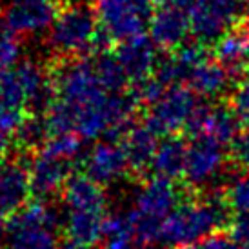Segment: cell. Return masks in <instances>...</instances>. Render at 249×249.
Segmentation results:
<instances>
[{"label": "cell", "instance_id": "obj_26", "mask_svg": "<svg viewBox=\"0 0 249 249\" xmlns=\"http://www.w3.org/2000/svg\"><path fill=\"white\" fill-rule=\"evenodd\" d=\"M224 198L236 214H249V173H242L229 182L224 189Z\"/></svg>", "mask_w": 249, "mask_h": 249}, {"label": "cell", "instance_id": "obj_18", "mask_svg": "<svg viewBox=\"0 0 249 249\" xmlns=\"http://www.w3.org/2000/svg\"><path fill=\"white\" fill-rule=\"evenodd\" d=\"M187 149H189V144H186V140L178 135L162 140L151 164L153 177L171 180V182L182 178L186 173Z\"/></svg>", "mask_w": 249, "mask_h": 249}, {"label": "cell", "instance_id": "obj_36", "mask_svg": "<svg viewBox=\"0 0 249 249\" xmlns=\"http://www.w3.org/2000/svg\"><path fill=\"white\" fill-rule=\"evenodd\" d=\"M86 2H91V0H71V6H84Z\"/></svg>", "mask_w": 249, "mask_h": 249}, {"label": "cell", "instance_id": "obj_31", "mask_svg": "<svg viewBox=\"0 0 249 249\" xmlns=\"http://www.w3.org/2000/svg\"><path fill=\"white\" fill-rule=\"evenodd\" d=\"M186 249H240L236 240L231 236V233H226V231H218L214 235L204 238L200 242L193 244Z\"/></svg>", "mask_w": 249, "mask_h": 249}, {"label": "cell", "instance_id": "obj_27", "mask_svg": "<svg viewBox=\"0 0 249 249\" xmlns=\"http://www.w3.org/2000/svg\"><path fill=\"white\" fill-rule=\"evenodd\" d=\"M20 58V42L15 33L4 26L0 20V66L6 70H13L18 66Z\"/></svg>", "mask_w": 249, "mask_h": 249}, {"label": "cell", "instance_id": "obj_34", "mask_svg": "<svg viewBox=\"0 0 249 249\" xmlns=\"http://www.w3.org/2000/svg\"><path fill=\"white\" fill-rule=\"evenodd\" d=\"M157 7H166V6H177V7H184L187 11V7L191 6L193 0H151Z\"/></svg>", "mask_w": 249, "mask_h": 249}, {"label": "cell", "instance_id": "obj_7", "mask_svg": "<svg viewBox=\"0 0 249 249\" xmlns=\"http://www.w3.org/2000/svg\"><path fill=\"white\" fill-rule=\"evenodd\" d=\"M198 104L196 95L187 86L167 88L159 102L149 107L144 124L159 139L177 137V133L186 131L187 122Z\"/></svg>", "mask_w": 249, "mask_h": 249}, {"label": "cell", "instance_id": "obj_4", "mask_svg": "<svg viewBox=\"0 0 249 249\" xmlns=\"http://www.w3.org/2000/svg\"><path fill=\"white\" fill-rule=\"evenodd\" d=\"M93 9L100 29L118 46L145 35L155 4L151 0H95Z\"/></svg>", "mask_w": 249, "mask_h": 249}, {"label": "cell", "instance_id": "obj_6", "mask_svg": "<svg viewBox=\"0 0 249 249\" xmlns=\"http://www.w3.org/2000/svg\"><path fill=\"white\" fill-rule=\"evenodd\" d=\"M195 42L209 48L233 28L240 26L242 0H193L187 7Z\"/></svg>", "mask_w": 249, "mask_h": 249}, {"label": "cell", "instance_id": "obj_32", "mask_svg": "<svg viewBox=\"0 0 249 249\" xmlns=\"http://www.w3.org/2000/svg\"><path fill=\"white\" fill-rule=\"evenodd\" d=\"M231 236L240 249H249V214H236L231 224Z\"/></svg>", "mask_w": 249, "mask_h": 249}, {"label": "cell", "instance_id": "obj_24", "mask_svg": "<svg viewBox=\"0 0 249 249\" xmlns=\"http://www.w3.org/2000/svg\"><path fill=\"white\" fill-rule=\"evenodd\" d=\"M48 139L49 133L44 117H38V115H28L18 127V131L15 133V142L20 145L24 151H31L35 155L42 151Z\"/></svg>", "mask_w": 249, "mask_h": 249}, {"label": "cell", "instance_id": "obj_29", "mask_svg": "<svg viewBox=\"0 0 249 249\" xmlns=\"http://www.w3.org/2000/svg\"><path fill=\"white\" fill-rule=\"evenodd\" d=\"M26 111L7 106L4 102H0V131L7 133L13 137L15 133L18 131V127L22 125V122L26 120Z\"/></svg>", "mask_w": 249, "mask_h": 249}, {"label": "cell", "instance_id": "obj_3", "mask_svg": "<svg viewBox=\"0 0 249 249\" xmlns=\"http://www.w3.org/2000/svg\"><path fill=\"white\" fill-rule=\"evenodd\" d=\"M56 228V213L46 202H29L6 220V249H58Z\"/></svg>", "mask_w": 249, "mask_h": 249}, {"label": "cell", "instance_id": "obj_20", "mask_svg": "<svg viewBox=\"0 0 249 249\" xmlns=\"http://www.w3.org/2000/svg\"><path fill=\"white\" fill-rule=\"evenodd\" d=\"M233 82V78L229 76V73L216 60L209 58L206 64H202L198 70L195 71L187 88L193 91L196 97L202 98H216L226 95L229 89V86Z\"/></svg>", "mask_w": 249, "mask_h": 249}, {"label": "cell", "instance_id": "obj_25", "mask_svg": "<svg viewBox=\"0 0 249 249\" xmlns=\"http://www.w3.org/2000/svg\"><path fill=\"white\" fill-rule=\"evenodd\" d=\"M80 149H82V139L78 135H58V137H49L40 153L71 162L80 155Z\"/></svg>", "mask_w": 249, "mask_h": 249}, {"label": "cell", "instance_id": "obj_28", "mask_svg": "<svg viewBox=\"0 0 249 249\" xmlns=\"http://www.w3.org/2000/svg\"><path fill=\"white\" fill-rule=\"evenodd\" d=\"M229 106L235 111L240 124L246 127V131H249V75L244 76L242 80H238V84L231 93Z\"/></svg>", "mask_w": 249, "mask_h": 249}, {"label": "cell", "instance_id": "obj_11", "mask_svg": "<svg viewBox=\"0 0 249 249\" xmlns=\"http://www.w3.org/2000/svg\"><path fill=\"white\" fill-rule=\"evenodd\" d=\"M189 33V15L184 7L166 6L155 9L149 24V38L159 49L173 53L186 44Z\"/></svg>", "mask_w": 249, "mask_h": 249}, {"label": "cell", "instance_id": "obj_37", "mask_svg": "<svg viewBox=\"0 0 249 249\" xmlns=\"http://www.w3.org/2000/svg\"><path fill=\"white\" fill-rule=\"evenodd\" d=\"M242 7H244V15H249V0H242Z\"/></svg>", "mask_w": 249, "mask_h": 249}, {"label": "cell", "instance_id": "obj_2", "mask_svg": "<svg viewBox=\"0 0 249 249\" xmlns=\"http://www.w3.org/2000/svg\"><path fill=\"white\" fill-rule=\"evenodd\" d=\"M186 198L182 189L171 180L155 177L147 180L135 198V208L129 211L137 246L149 248L153 244H159L164 220Z\"/></svg>", "mask_w": 249, "mask_h": 249}, {"label": "cell", "instance_id": "obj_33", "mask_svg": "<svg viewBox=\"0 0 249 249\" xmlns=\"http://www.w3.org/2000/svg\"><path fill=\"white\" fill-rule=\"evenodd\" d=\"M11 139H13L11 135L0 131V164L6 162V155L9 151V147H11Z\"/></svg>", "mask_w": 249, "mask_h": 249}, {"label": "cell", "instance_id": "obj_23", "mask_svg": "<svg viewBox=\"0 0 249 249\" xmlns=\"http://www.w3.org/2000/svg\"><path fill=\"white\" fill-rule=\"evenodd\" d=\"M137 240L129 220V213L106 216L102 249H135Z\"/></svg>", "mask_w": 249, "mask_h": 249}, {"label": "cell", "instance_id": "obj_21", "mask_svg": "<svg viewBox=\"0 0 249 249\" xmlns=\"http://www.w3.org/2000/svg\"><path fill=\"white\" fill-rule=\"evenodd\" d=\"M240 127H242V124L236 118L235 111L231 109V106L218 104L209 107L204 135L211 137L222 145H231L233 140L240 135Z\"/></svg>", "mask_w": 249, "mask_h": 249}, {"label": "cell", "instance_id": "obj_17", "mask_svg": "<svg viewBox=\"0 0 249 249\" xmlns=\"http://www.w3.org/2000/svg\"><path fill=\"white\" fill-rule=\"evenodd\" d=\"M125 151L127 162H129V171L137 175H142L145 171H151L153 159L159 149V137L147 127L145 124L133 125V129L125 139L120 142Z\"/></svg>", "mask_w": 249, "mask_h": 249}, {"label": "cell", "instance_id": "obj_15", "mask_svg": "<svg viewBox=\"0 0 249 249\" xmlns=\"http://www.w3.org/2000/svg\"><path fill=\"white\" fill-rule=\"evenodd\" d=\"M214 60L228 71L233 80L249 75V35L244 26H236L214 46Z\"/></svg>", "mask_w": 249, "mask_h": 249}, {"label": "cell", "instance_id": "obj_8", "mask_svg": "<svg viewBox=\"0 0 249 249\" xmlns=\"http://www.w3.org/2000/svg\"><path fill=\"white\" fill-rule=\"evenodd\" d=\"M226 164V149L211 137H196L187 149V162L184 178L189 187L198 189L214 182Z\"/></svg>", "mask_w": 249, "mask_h": 249}, {"label": "cell", "instance_id": "obj_12", "mask_svg": "<svg viewBox=\"0 0 249 249\" xmlns=\"http://www.w3.org/2000/svg\"><path fill=\"white\" fill-rule=\"evenodd\" d=\"M31 195L36 200L48 198L51 195L62 191L66 182L73 177L71 162L49 157L44 153H36L28 164Z\"/></svg>", "mask_w": 249, "mask_h": 249}, {"label": "cell", "instance_id": "obj_10", "mask_svg": "<svg viewBox=\"0 0 249 249\" xmlns=\"http://www.w3.org/2000/svg\"><path fill=\"white\" fill-rule=\"evenodd\" d=\"M84 175L104 187L113 184L129 171V162L122 144L100 142L93 145L82 159Z\"/></svg>", "mask_w": 249, "mask_h": 249}, {"label": "cell", "instance_id": "obj_9", "mask_svg": "<svg viewBox=\"0 0 249 249\" xmlns=\"http://www.w3.org/2000/svg\"><path fill=\"white\" fill-rule=\"evenodd\" d=\"M60 9L53 0H13L4 13V26L15 35H36L51 29Z\"/></svg>", "mask_w": 249, "mask_h": 249}, {"label": "cell", "instance_id": "obj_1", "mask_svg": "<svg viewBox=\"0 0 249 249\" xmlns=\"http://www.w3.org/2000/svg\"><path fill=\"white\" fill-rule=\"evenodd\" d=\"M231 209L226 198H191L184 200L167 216L160 229L159 244L167 248L186 249L204 238L231 228Z\"/></svg>", "mask_w": 249, "mask_h": 249}, {"label": "cell", "instance_id": "obj_22", "mask_svg": "<svg viewBox=\"0 0 249 249\" xmlns=\"http://www.w3.org/2000/svg\"><path fill=\"white\" fill-rule=\"evenodd\" d=\"M91 60H93V68H95L98 82H100V86H102L107 93L118 95V93H125V91H127L129 78H127L125 71L122 70L118 58L113 55V53L95 55Z\"/></svg>", "mask_w": 249, "mask_h": 249}, {"label": "cell", "instance_id": "obj_19", "mask_svg": "<svg viewBox=\"0 0 249 249\" xmlns=\"http://www.w3.org/2000/svg\"><path fill=\"white\" fill-rule=\"evenodd\" d=\"M106 216V213L97 211H68L64 220V231L70 242L89 249L104 238Z\"/></svg>", "mask_w": 249, "mask_h": 249}, {"label": "cell", "instance_id": "obj_13", "mask_svg": "<svg viewBox=\"0 0 249 249\" xmlns=\"http://www.w3.org/2000/svg\"><path fill=\"white\" fill-rule=\"evenodd\" d=\"M157 49L159 48L149 38V35L118 44L115 56L118 58L122 70L125 71L129 82L139 84L155 75L157 64L160 60L157 56Z\"/></svg>", "mask_w": 249, "mask_h": 249}, {"label": "cell", "instance_id": "obj_30", "mask_svg": "<svg viewBox=\"0 0 249 249\" xmlns=\"http://www.w3.org/2000/svg\"><path fill=\"white\" fill-rule=\"evenodd\" d=\"M229 159L238 169L249 173V131L240 133L229 145Z\"/></svg>", "mask_w": 249, "mask_h": 249}, {"label": "cell", "instance_id": "obj_14", "mask_svg": "<svg viewBox=\"0 0 249 249\" xmlns=\"http://www.w3.org/2000/svg\"><path fill=\"white\" fill-rule=\"evenodd\" d=\"M31 195L29 169L24 162L0 164V218H9L20 211Z\"/></svg>", "mask_w": 249, "mask_h": 249}, {"label": "cell", "instance_id": "obj_35", "mask_svg": "<svg viewBox=\"0 0 249 249\" xmlns=\"http://www.w3.org/2000/svg\"><path fill=\"white\" fill-rule=\"evenodd\" d=\"M58 249H88V248H82V246H78V244H73V242H70V240H68V242L62 244V246H60Z\"/></svg>", "mask_w": 249, "mask_h": 249}, {"label": "cell", "instance_id": "obj_38", "mask_svg": "<svg viewBox=\"0 0 249 249\" xmlns=\"http://www.w3.org/2000/svg\"><path fill=\"white\" fill-rule=\"evenodd\" d=\"M7 71H11V70H6V68H2V66H0V82L4 80V76L7 75Z\"/></svg>", "mask_w": 249, "mask_h": 249}, {"label": "cell", "instance_id": "obj_16", "mask_svg": "<svg viewBox=\"0 0 249 249\" xmlns=\"http://www.w3.org/2000/svg\"><path fill=\"white\" fill-rule=\"evenodd\" d=\"M62 198L68 206V211H97L106 213L107 200H106L104 187L93 182L84 173H73L62 189Z\"/></svg>", "mask_w": 249, "mask_h": 249}, {"label": "cell", "instance_id": "obj_5", "mask_svg": "<svg viewBox=\"0 0 249 249\" xmlns=\"http://www.w3.org/2000/svg\"><path fill=\"white\" fill-rule=\"evenodd\" d=\"M97 33L98 20L95 9L71 6L58 13L49 29V46L58 56H86V53H91Z\"/></svg>", "mask_w": 249, "mask_h": 249}]
</instances>
